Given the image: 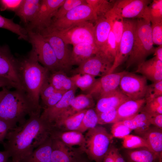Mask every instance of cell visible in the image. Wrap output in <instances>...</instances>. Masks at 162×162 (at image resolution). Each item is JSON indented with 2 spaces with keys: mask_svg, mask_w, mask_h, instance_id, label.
<instances>
[{
  "mask_svg": "<svg viewBox=\"0 0 162 162\" xmlns=\"http://www.w3.org/2000/svg\"><path fill=\"white\" fill-rule=\"evenodd\" d=\"M51 125L40 115L29 116L8 132L3 143L12 162H20L50 136Z\"/></svg>",
  "mask_w": 162,
  "mask_h": 162,
  "instance_id": "obj_1",
  "label": "cell"
},
{
  "mask_svg": "<svg viewBox=\"0 0 162 162\" xmlns=\"http://www.w3.org/2000/svg\"><path fill=\"white\" fill-rule=\"evenodd\" d=\"M16 59L19 76L33 115H40V90L50 72L40 64L32 50L27 55Z\"/></svg>",
  "mask_w": 162,
  "mask_h": 162,
  "instance_id": "obj_2",
  "label": "cell"
},
{
  "mask_svg": "<svg viewBox=\"0 0 162 162\" xmlns=\"http://www.w3.org/2000/svg\"><path fill=\"white\" fill-rule=\"evenodd\" d=\"M27 115L33 114L25 92L7 88L0 99V119L6 122L12 130L24 123Z\"/></svg>",
  "mask_w": 162,
  "mask_h": 162,
  "instance_id": "obj_3",
  "label": "cell"
},
{
  "mask_svg": "<svg viewBox=\"0 0 162 162\" xmlns=\"http://www.w3.org/2000/svg\"><path fill=\"white\" fill-rule=\"evenodd\" d=\"M150 22L143 19H137L135 35L132 48L127 60V68L140 64L147 57L154 53Z\"/></svg>",
  "mask_w": 162,
  "mask_h": 162,
  "instance_id": "obj_4",
  "label": "cell"
},
{
  "mask_svg": "<svg viewBox=\"0 0 162 162\" xmlns=\"http://www.w3.org/2000/svg\"><path fill=\"white\" fill-rule=\"evenodd\" d=\"M84 153L88 158L95 162H102L112 145L113 137L105 128L97 126L88 130L85 135Z\"/></svg>",
  "mask_w": 162,
  "mask_h": 162,
  "instance_id": "obj_5",
  "label": "cell"
},
{
  "mask_svg": "<svg viewBox=\"0 0 162 162\" xmlns=\"http://www.w3.org/2000/svg\"><path fill=\"white\" fill-rule=\"evenodd\" d=\"M28 40L39 63L52 72L62 70L52 46L40 33L27 31ZM63 71V70H62Z\"/></svg>",
  "mask_w": 162,
  "mask_h": 162,
  "instance_id": "obj_6",
  "label": "cell"
},
{
  "mask_svg": "<svg viewBox=\"0 0 162 162\" xmlns=\"http://www.w3.org/2000/svg\"><path fill=\"white\" fill-rule=\"evenodd\" d=\"M42 31L56 34L67 45L70 44L74 46L80 44L88 43L96 46L94 25L91 21L78 23L62 30Z\"/></svg>",
  "mask_w": 162,
  "mask_h": 162,
  "instance_id": "obj_7",
  "label": "cell"
},
{
  "mask_svg": "<svg viewBox=\"0 0 162 162\" xmlns=\"http://www.w3.org/2000/svg\"><path fill=\"white\" fill-rule=\"evenodd\" d=\"M86 21L92 22L96 21L92 8L87 3L78 5L62 18L52 21L50 26L43 31L62 30L75 24Z\"/></svg>",
  "mask_w": 162,
  "mask_h": 162,
  "instance_id": "obj_8",
  "label": "cell"
},
{
  "mask_svg": "<svg viewBox=\"0 0 162 162\" xmlns=\"http://www.w3.org/2000/svg\"><path fill=\"white\" fill-rule=\"evenodd\" d=\"M0 79L10 88L24 92L18 74L17 59L6 45L0 46Z\"/></svg>",
  "mask_w": 162,
  "mask_h": 162,
  "instance_id": "obj_9",
  "label": "cell"
},
{
  "mask_svg": "<svg viewBox=\"0 0 162 162\" xmlns=\"http://www.w3.org/2000/svg\"><path fill=\"white\" fill-rule=\"evenodd\" d=\"M65 0H42L36 16L26 30L40 33L51 25L52 19Z\"/></svg>",
  "mask_w": 162,
  "mask_h": 162,
  "instance_id": "obj_10",
  "label": "cell"
},
{
  "mask_svg": "<svg viewBox=\"0 0 162 162\" xmlns=\"http://www.w3.org/2000/svg\"><path fill=\"white\" fill-rule=\"evenodd\" d=\"M137 20L124 19L123 31L118 51L109 73L114 71L124 61L130 53L134 39Z\"/></svg>",
  "mask_w": 162,
  "mask_h": 162,
  "instance_id": "obj_11",
  "label": "cell"
},
{
  "mask_svg": "<svg viewBox=\"0 0 162 162\" xmlns=\"http://www.w3.org/2000/svg\"><path fill=\"white\" fill-rule=\"evenodd\" d=\"M113 63L103 52L99 51L70 71L73 75L88 74L95 77H101L109 74Z\"/></svg>",
  "mask_w": 162,
  "mask_h": 162,
  "instance_id": "obj_12",
  "label": "cell"
},
{
  "mask_svg": "<svg viewBox=\"0 0 162 162\" xmlns=\"http://www.w3.org/2000/svg\"><path fill=\"white\" fill-rule=\"evenodd\" d=\"M148 86L145 77L127 72L121 78L119 88L129 99L137 100L145 98Z\"/></svg>",
  "mask_w": 162,
  "mask_h": 162,
  "instance_id": "obj_13",
  "label": "cell"
},
{
  "mask_svg": "<svg viewBox=\"0 0 162 162\" xmlns=\"http://www.w3.org/2000/svg\"><path fill=\"white\" fill-rule=\"evenodd\" d=\"M127 71H123L108 74L96 80L92 87L86 92L91 95L94 101L119 88L121 78Z\"/></svg>",
  "mask_w": 162,
  "mask_h": 162,
  "instance_id": "obj_14",
  "label": "cell"
},
{
  "mask_svg": "<svg viewBox=\"0 0 162 162\" xmlns=\"http://www.w3.org/2000/svg\"><path fill=\"white\" fill-rule=\"evenodd\" d=\"M150 0L114 1L113 8L123 19H142L146 20V12Z\"/></svg>",
  "mask_w": 162,
  "mask_h": 162,
  "instance_id": "obj_15",
  "label": "cell"
},
{
  "mask_svg": "<svg viewBox=\"0 0 162 162\" xmlns=\"http://www.w3.org/2000/svg\"><path fill=\"white\" fill-rule=\"evenodd\" d=\"M53 49L62 70L66 73L71 70L70 63L71 51L59 36L50 32L42 31L40 33Z\"/></svg>",
  "mask_w": 162,
  "mask_h": 162,
  "instance_id": "obj_16",
  "label": "cell"
},
{
  "mask_svg": "<svg viewBox=\"0 0 162 162\" xmlns=\"http://www.w3.org/2000/svg\"><path fill=\"white\" fill-rule=\"evenodd\" d=\"M51 138V162H77L82 157L84 152L80 147L69 146L58 140Z\"/></svg>",
  "mask_w": 162,
  "mask_h": 162,
  "instance_id": "obj_17",
  "label": "cell"
},
{
  "mask_svg": "<svg viewBox=\"0 0 162 162\" xmlns=\"http://www.w3.org/2000/svg\"><path fill=\"white\" fill-rule=\"evenodd\" d=\"M77 88L66 92L56 104L50 107L44 109L40 117L51 125L60 119L66 111L75 97Z\"/></svg>",
  "mask_w": 162,
  "mask_h": 162,
  "instance_id": "obj_18",
  "label": "cell"
},
{
  "mask_svg": "<svg viewBox=\"0 0 162 162\" xmlns=\"http://www.w3.org/2000/svg\"><path fill=\"white\" fill-rule=\"evenodd\" d=\"M120 153L124 162H162V159L146 147L132 149L123 148Z\"/></svg>",
  "mask_w": 162,
  "mask_h": 162,
  "instance_id": "obj_19",
  "label": "cell"
},
{
  "mask_svg": "<svg viewBox=\"0 0 162 162\" xmlns=\"http://www.w3.org/2000/svg\"><path fill=\"white\" fill-rule=\"evenodd\" d=\"M129 99L120 91L119 88L100 98L97 101L94 107L97 114L110 109L117 108L122 103Z\"/></svg>",
  "mask_w": 162,
  "mask_h": 162,
  "instance_id": "obj_20",
  "label": "cell"
},
{
  "mask_svg": "<svg viewBox=\"0 0 162 162\" xmlns=\"http://www.w3.org/2000/svg\"><path fill=\"white\" fill-rule=\"evenodd\" d=\"M135 72L141 74L153 82L162 80V61L155 57L137 66Z\"/></svg>",
  "mask_w": 162,
  "mask_h": 162,
  "instance_id": "obj_21",
  "label": "cell"
},
{
  "mask_svg": "<svg viewBox=\"0 0 162 162\" xmlns=\"http://www.w3.org/2000/svg\"><path fill=\"white\" fill-rule=\"evenodd\" d=\"M145 101V98L137 100L129 99L124 101L117 109L116 122L133 118L141 111Z\"/></svg>",
  "mask_w": 162,
  "mask_h": 162,
  "instance_id": "obj_22",
  "label": "cell"
},
{
  "mask_svg": "<svg viewBox=\"0 0 162 162\" xmlns=\"http://www.w3.org/2000/svg\"><path fill=\"white\" fill-rule=\"evenodd\" d=\"M50 137L52 139L58 140L69 146H78L82 150L84 146L85 135L77 130L63 132L51 128Z\"/></svg>",
  "mask_w": 162,
  "mask_h": 162,
  "instance_id": "obj_23",
  "label": "cell"
},
{
  "mask_svg": "<svg viewBox=\"0 0 162 162\" xmlns=\"http://www.w3.org/2000/svg\"><path fill=\"white\" fill-rule=\"evenodd\" d=\"M139 136L145 140L150 150L162 159V130L151 125Z\"/></svg>",
  "mask_w": 162,
  "mask_h": 162,
  "instance_id": "obj_24",
  "label": "cell"
},
{
  "mask_svg": "<svg viewBox=\"0 0 162 162\" xmlns=\"http://www.w3.org/2000/svg\"><path fill=\"white\" fill-rule=\"evenodd\" d=\"M99 51L96 46L88 43H81L73 46L71 52L70 63L72 66H78Z\"/></svg>",
  "mask_w": 162,
  "mask_h": 162,
  "instance_id": "obj_25",
  "label": "cell"
},
{
  "mask_svg": "<svg viewBox=\"0 0 162 162\" xmlns=\"http://www.w3.org/2000/svg\"><path fill=\"white\" fill-rule=\"evenodd\" d=\"M52 145L50 136L20 162H51Z\"/></svg>",
  "mask_w": 162,
  "mask_h": 162,
  "instance_id": "obj_26",
  "label": "cell"
},
{
  "mask_svg": "<svg viewBox=\"0 0 162 162\" xmlns=\"http://www.w3.org/2000/svg\"><path fill=\"white\" fill-rule=\"evenodd\" d=\"M41 0H23L16 14L25 24L28 25L35 18L39 10Z\"/></svg>",
  "mask_w": 162,
  "mask_h": 162,
  "instance_id": "obj_27",
  "label": "cell"
},
{
  "mask_svg": "<svg viewBox=\"0 0 162 162\" xmlns=\"http://www.w3.org/2000/svg\"><path fill=\"white\" fill-rule=\"evenodd\" d=\"M95 22V44L99 51H101L106 44L111 29V24L106 16L98 19Z\"/></svg>",
  "mask_w": 162,
  "mask_h": 162,
  "instance_id": "obj_28",
  "label": "cell"
},
{
  "mask_svg": "<svg viewBox=\"0 0 162 162\" xmlns=\"http://www.w3.org/2000/svg\"><path fill=\"white\" fill-rule=\"evenodd\" d=\"M95 105L94 100L89 94H81L75 96L66 111L58 120L84 110L94 108Z\"/></svg>",
  "mask_w": 162,
  "mask_h": 162,
  "instance_id": "obj_29",
  "label": "cell"
},
{
  "mask_svg": "<svg viewBox=\"0 0 162 162\" xmlns=\"http://www.w3.org/2000/svg\"><path fill=\"white\" fill-rule=\"evenodd\" d=\"M48 79L49 83L58 91L66 92L77 88L70 77L68 76L66 73L62 70L50 72Z\"/></svg>",
  "mask_w": 162,
  "mask_h": 162,
  "instance_id": "obj_30",
  "label": "cell"
},
{
  "mask_svg": "<svg viewBox=\"0 0 162 162\" xmlns=\"http://www.w3.org/2000/svg\"><path fill=\"white\" fill-rule=\"evenodd\" d=\"M87 110L56 122L51 125V128L63 132L76 130L81 124Z\"/></svg>",
  "mask_w": 162,
  "mask_h": 162,
  "instance_id": "obj_31",
  "label": "cell"
},
{
  "mask_svg": "<svg viewBox=\"0 0 162 162\" xmlns=\"http://www.w3.org/2000/svg\"><path fill=\"white\" fill-rule=\"evenodd\" d=\"M120 122L134 130L138 136L145 131L151 125L150 115L142 111L133 118Z\"/></svg>",
  "mask_w": 162,
  "mask_h": 162,
  "instance_id": "obj_32",
  "label": "cell"
},
{
  "mask_svg": "<svg viewBox=\"0 0 162 162\" xmlns=\"http://www.w3.org/2000/svg\"><path fill=\"white\" fill-rule=\"evenodd\" d=\"M106 16L108 18L111 24V29L116 40L117 54L123 33L124 19L113 8Z\"/></svg>",
  "mask_w": 162,
  "mask_h": 162,
  "instance_id": "obj_33",
  "label": "cell"
},
{
  "mask_svg": "<svg viewBox=\"0 0 162 162\" xmlns=\"http://www.w3.org/2000/svg\"><path fill=\"white\" fill-rule=\"evenodd\" d=\"M86 1L92 8L96 21L105 16L112 9L114 3V1L106 0H86Z\"/></svg>",
  "mask_w": 162,
  "mask_h": 162,
  "instance_id": "obj_34",
  "label": "cell"
},
{
  "mask_svg": "<svg viewBox=\"0 0 162 162\" xmlns=\"http://www.w3.org/2000/svg\"><path fill=\"white\" fill-rule=\"evenodd\" d=\"M13 19L5 18L0 15V28L7 29L17 34L20 39L28 40L27 30L20 25L15 23Z\"/></svg>",
  "mask_w": 162,
  "mask_h": 162,
  "instance_id": "obj_35",
  "label": "cell"
},
{
  "mask_svg": "<svg viewBox=\"0 0 162 162\" xmlns=\"http://www.w3.org/2000/svg\"><path fill=\"white\" fill-rule=\"evenodd\" d=\"M98 124V118L94 107L87 110L81 124L76 130L82 133L95 127Z\"/></svg>",
  "mask_w": 162,
  "mask_h": 162,
  "instance_id": "obj_36",
  "label": "cell"
},
{
  "mask_svg": "<svg viewBox=\"0 0 162 162\" xmlns=\"http://www.w3.org/2000/svg\"><path fill=\"white\" fill-rule=\"evenodd\" d=\"M148 21L152 23L162 22V0H154L146 10Z\"/></svg>",
  "mask_w": 162,
  "mask_h": 162,
  "instance_id": "obj_37",
  "label": "cell"
},
{
  "mask_svg": "<svg viewBox=\"0 0 162 162\" xmlns=\"http://www.w3.org/2000/svg\"><path fill=\"white\" fill-rule=\"evenodd\" d=\"M70 78L77 88L85 92L92 87L96 79L95 77L88 74H76Z\"/></svg>",
  "mask_w": 162,
  "mask_h": 162,
  "instance_id": "obj_38",
  "label": "cell"
},
{
  "mask_svg": "<svg viewBox=\"0 0 162 162\" xmlns=\"http://www.w3.org/2000/svg\"><path fill=\"white\" fill-rule=\"evenodd\" d=\"M145 100L141 111L151 116L162 114V96L145 99Z\"/></svg>",
  "mask_w": 162,
  "mask_h": 162,
  "instance_id": "obj_39",
  "label": "cell"
},
{
  "mask_svg": "<svg viewBox=\"0 0 162 162\" xmlns=\"http://www.w3.org/2000/svg\"><path fill=\"white\" fill-rule=\"evenodd\" d=\"M123 139L122 145L124 148L132 149L146 147L149 148L145 140L139 136L130 134L125 136Z\"/></svg>",
  "mask_w": 162,
  "mask_h": 162,
  "instance_id": "obj_40",
  "label": "cell"
},
{
  "mask_svg": "<svg viewBox=\"0 0 162 162\" xmlns=\"http://www.w3.org/2000/svg\"><path fill=\"white\" fill-rule=\"evenodd\" d=\"M86 0H65L54 16L52 21L64 16L72 9L81 4H86Z\"/></svg>",
  "mask_w": 162,
  "mask_h": 162,
  "instance_id": "obj_41",
  "label": "cell"
},
{
  "mask_svg": "<svg viewBox=\"0 0 162 162\" xmlns=\"http://www.w3.org/2000/svg\"><path fill=\"white\" fill-rule=\"evenodd\" d=\"M100 51L103 52L114 62L117 51L116 40L111 28L106 44L103 49Z\"/></svg>",
  "mask_w": 162,
  "mask_h": 162,
  "instance_id": "obj_42",
  "label": "cell"
},
{
  "mask_svg": "<svg viewBox=\"0 0 162 162\" xmlns=\"http://www.w3.org/2000/svg\"><path fill=\"white\" fill-rule=\"evenodd\" d=\"M117 109L112 108L97 114L98 124L102 125L115 123L117 117Z\"/></svg>",
  "mask_w": 162,
  "mask_h": 162,
  "instance_id": "obj_43",
  "label": "cell"
},
{
  "mask_svg": "<svg viewBox=\"0 0 162 162\" xmlns=\"http://www.w3.org/2000/svg\"><path fill=\"white\" fill-rule=\"evenodd\" d=\"M133 130L121 123L117 122L113 124L111 128V134L113 137L123 139L130 134Z\"/></svg>",
  "mask_w": 162,
  "mask_h": 162,
  "instance_id": "obj_44",
  "label": "cell"
},
{
  "mask_svg": "<svg viewBox=\"0 0 162 162\" xmlns=\"http://www.w3.org/2000/svg\"><path fill=\"white\" fill-rule=\"evenodd\" d=\"M162 96V80L148 86L145 98H152Z\"/></svg>",
  "mask_w": 162,
  "mask_h": 162,
  "instance_id": "obj_45",
  "label": "cell"
},
{
  "mask_svg": "<svg viewBox=\"0 0 162 162\" xmlns=\"http://www.w3.org/2000/svg\"><path fill=\"white\" fill-rule=\"evenodd\" d=\"M151 27L153 44L162 45V22L152 23Z\"/></svg>",
  "mask_w": 162,
  "mask_h": 162,
  "instance_id": "obj_46",
  "label": "cell"
},
{
  "mask_svg": "<svg viewBox=\"0 0 162 162\" xmlns=\"http://www.w3.org/2000/svg\"><path fill=\"white\" fill-rule=\"evenodd\" d=\"M23 0H0V10H10L15 12L21 4Z\"/></svg>",
  "mask_w": 162,
  "mask_h": 162,
  "instance_id": "obj_47",
  "label": "cell"
},
{
  "mask_svg": "<svg viewBox=\"0 0 162 162\" xmlns=\"http://www.w3.org/2000/svg\"><path fill=\"white\" fill-rule=\"evenodd\" d=\"M48 78L44 82L40 90V95L41 102L46 100L58 91L49 83Z\"/></svg>",
  "mask_w": 162,
  "mask_h": 162,
  "instance_id": "obj_48",
  "label": "cell"
},
{
  "mask_svg": "<svg viewBox=\"0 0 162 162\" xmlns=\"http://www.w3.org/2000/svg\"><path fill=\"white\" fill-rule=\"evenodd\" d=\"M65 93L57 91L51 97L41 102L43 105L41 108L44 109L53 106L60 100Z\"/></svg>",
  "mask_w": 162,
  "mask_h": 162,
  "instance_id": "obj_49",
  "label": "cell"
},
{
  "mask_svg": "<svg viewBox=\"0 0 162 162\" xmlns=\"http://www.w3.org/2000/svg\"><path fill=\"white\" fill-rule=\"evenodd\" d=\"M118 148L112 145L105 155L102 162H115Z\"/></svg>",
  "mask_w": 162,
  "mask_h": 162,
  "instance_id": "obj_50",
  "label": "cell"
},
{
  "mask_svg": "<svg viewBox=\"0 0 162 162\" xmlns=\"http://www.w3.org/2000/svg\"><path fill=\"white\" fill-rule=\"evenodd\" d=\"M11 129L8 124L0 119V143H3Z\"/></svg>",
  "mask_w": 162,
  "mask_h": 162,
  "instance_id": "obj_51",
  "label": "cell"
},
{
  "mask_svg": "<svg viewBox=\"0 0 162 162\" xmlns=\"http://www.w3.org/2000/svg\"><path fill=\"white\" fill-rule=\"evenodd\" d=\"M150 122L151 125L162 130V114L150 115Z\"/></svg>",
  "mask_w": 162,
  "mask_h": 162,
  "instance_id": "obj_52",
  "label": "cell"
},
{
  "mask_svg": "<svg viewBox=\"0 0 162 162\" xmlns=\"http://www.w3.org/2000/svg\"><path fill=\"white\" fill-rule=\"evenodd\" d=\"M154 56L158 60L162 61V45L155 48Z\"/></svg>",
  "mask_w": 162,
  "mask_h": 162,
  "instance_id": "obj_53",
  "label": "cell"
},
{
  "mask_svg": "<svg viewBox=\"0 0 162 162\" xmlns=\"http://www.w3.org/2000/svg\"><path fill=\"white\" fill-rule=\"evenodd\" d=\"M9 158V153L7 151H0V162H8Z\"/></svg>",
  "mask_w": 162,
  "mask_h": 162,
  "instance_id": "obj_54",
  "label": "cell"
},
{
  "mask_svg": "<svg viewBox=\"0 0 162 162\" xmlns=\"http://www.w3.org/2000/svg\"><path fill=\"white\" fill-rule=\"evenodd\" d=\"M115 162H124L122 156L118 150L117 152Z\"/></svg>",
  "mask_w": 162,
  "mask_h": 162,
  "instance_id": "obj_55",
  "label": "cell"
},
{
  "mask_svg": "<svg viewBox=\"0 0 162 162\" xmlns=\"http://www.w3.org/2000/svg\"><path fill=\"white\" fill-rule=\"evenodd\" d=\"M0 88H6L8 89L10 88L9 85L4 80L0 79Z\"/></svg>",
  "mask_w": 162,
  "mask_h": 162,
  "instance_id": "obj_56",
  "label": "cell"
},
{
  "mask_svg": "<svg viewBox=\"0 0 162 162\" xmlns=\"http://www.w3.org/2000/svg\"><path fill=\"white\" fill-rule=\"evenodd\" d=\"M7 88H3L2 90L0 91V99L4 93Z\"/></svg>",
  "mask_w": 162,
  "mask_h": 162,
  "instance_id": "obj_57",
  "label": "cell"
},
{
  "mask_svg": "<svg viewBox=\"0 0 162 162\" xmlns=\"http://www.w3.org/2000/svg\"><path fill=\"white\" fill-rule=\"evenodd\" d=\"M77 162H89L87 159L83 158L82 157Z\"/></svg>",
  "mask_w": 162,
  "mask_h": 162,
  "instance_id": "obj_58",
  "label": "cell"
},
{
  "mask_svg": "<svg viewBox=\"0 0 162 162\" xmlns=\"http://www.w3.org/2000/svg\"><path fill=\"white\" fill-rule=\"evenodd\" d=\"M8 162H12V161L11 160V161H8Z\"/></svg>",
  "mask_w": 162,
  "mask_h": 162,
  "instance_id": "obj_59",
  "label": "cell"
}]
</instances>
